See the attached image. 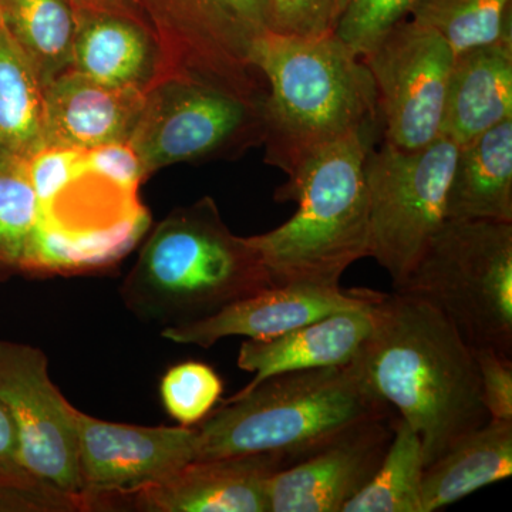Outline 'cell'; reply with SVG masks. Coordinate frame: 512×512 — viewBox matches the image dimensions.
Masks as SVG:
<instances>
[{
  "label": "cell",
  "mask_w": 512,
  "mask_h": 512,
  "mask_svg": "<svg viewBox=\"0 0 512 512\" xmlns=\"http://www.w3.org/2000/svg\"><path fill=\"white\" fill-rule=\"evenodd\" d=\"M356 356L366 382L419 433L426 467L490 416L474 350L440 309L403 291L380 293Z\"/></svg>",
  "instance_id": "obj_1"
},
{
  "label": "cell",
  "mask_w": 512,
  "mask_h": 512,
  "mask_svg": "<svg viewBox=\"0 0 512 512\" xmlns=\"http://www.w3.org/2000/svg\"><path fill=\"white\" fill-rule=\"evenodd\" d=\"M251 63L266 83L265 161L288 178L320 148L373 130L379 107L372 74L338 36L268 30L256 40Z\"/></svg>",
  "instance_id": "obj_2"
},
{
  "label": "cell",
  "mask_w": 512,
  "mask_h": 512,
  "mask_svg": "<svg viewBox=\"0 0 512 512\" xmlns=\"http://www.w3.org/2000/svg\"><path fill=\"white\" fill-rule=\"evenodd\" d=\"M272 286L248 238L232 234L215 201L204 197L177 208L151 231L120 296L137 319L167 329L208 318Z\"/></svg>",
  "instance_id": "obj_3"
},
{
  "label": "cell",
  "mask_w": 512,
  "mask_h": 512,
  "mask_svg": "<svg viewBox=\"0 0 512 512\" xmlns=\"http://www.w3.org/2000/svg\"><path fill=\"white\" fill-rule=\"evenodd\" d=\"M222 404L197 427V460L274 453L298 463L355 424L393 414L356 359L268 377Z\"/></svg>",
  "instance_id": "obj_4"
},
{
  "label": "cell",
  "mask_w": 512,
  "mask_h": 512,
  "mask_svg": "<svg viewBox=\"0 0 512 512\" xmlns=\"http://www.w3.org/2000/svg\"><path fill=\"white\" fill-rule=\"evenodd\" d=\"M372 131L320 148L276 191L298 211L281 227L248 237L275 286L336 288L349 266L370 256L365 163Z\"/></svg>",
  "instance_id": "obj_5"
},
{
  "label": "cell",
  "mask_w": 512,
  "mask_h": 512,
  "mask_svg": "<svg viewBox=\"0 0 512 512\" xmlns=\"http://www.w3.org/2000/svg\"><path fill=\"white\" fill-rule=\"evenodd\" d=\"M396 291L440 309L471 348L512 357V222L447 220Z\"/></svg>",
  "instance_id": "obj_6"
},
{
  "label": "cell",
  "mask_w": 512,
  "mask_h": 512,
  "mask_svg": "<svg viewBox=\"0 0 512 512\" xmlns=\"http://www.w3.org/2000/svg\"><path fill=\"white\" fill-rule=\"evenodd\" d=\"M457 153L456 141L440 136L420 150L384 143L367 154L370 256L386 269L394 289L407 281L447 221L448 184Z\"/></svg>",
  "instance_id": "obj_7"
},
{
  "label": "cell",
  "mask_w": 512,
  "mask_h": 512,
  "mask_svg": "<svg viewBox=\"0 0 512 512\" xmlns=\"http://www.w3.org/2000/svg\"><path fill=\"white\" fill-rule=\"evenodd\" d=\"M271 0H158L160 64L154 83L188 79L262 103L266 83L252 66L256 40L269 30Z\"/></svg>",
  "instance_id": "obj_8"
},
{
  "label": "cell",
  "mask_w": 512,
  "mask_h": 512,
  "mask_svg": "<svg viewBox=\"0 0 512 512\" xmlns=\"http://www.w3.org/2000/svg\"><path fill=\"white\" fill-rule=\"evenodd\" d=\"M262 104L197 80H161L146 90L128 146L147 177L168 165L235 158L264 143Z\"/></svg>",
  "instance_id": "obj_9"
},
{
  "label": "cell",
  "mask_w": 512,
  "mask_h": 512,
  "mask_svg": "<svg viewBox=\"0 0 512 512\" xmlns=\"http://www.w3.org/2000/svg\"><path fill=\"white\" fill-rule=\"evenodd\" d=\"M454 57L439 32L413 19L397 23L362 57L375 83L384 143L414 151L441 136Z\"/></svg>",
  "instance_id": "obj_10"
},
{
  "label": "cell",
  "mask_w": 512,
  "mask_h": 512,
  "mask_svg": "<svg viewBox=\"0 0 512 512\" xmlns=\"http://www.w3.org/2000/svg\"><path fill=\"white\" fill-rule=\"evenodd\" d=\"M0 403L15 423L26 470L87 510L79 476L77 409L50 379L42 350L0 340Z\"/></svg>",
  "instance_id": "obj_11"
},
{
  "label": "cell",
  "mask_w": 512,
  "mask_h": 512,
  "mask_svg": "<svg viewBox=\"0 0 512 512\" xmlns=\"http://www.w3.org/2000/svg\"><path fill=\"white\" fill-rule=\"evenodd\" d=\"M79 476L86 508L160 483L197 460V427L111 423L77 410Z\"/></svg>",
  "instance_id": "obj_12"
},
{
  "label": "cell",
  "mask_w": 512,
  "mask_h": 512,
  "mask_svg": "<svg viewBox=\"0 0 512 512\" xmlns=\"http://www.w3.org/2000/svg\"><path fill=\"white\" fill-rule=\"evenodd\" d=\"M394 416L363 421L312 456L282 468L268 483L269 512H342L386 456Z\"/></svg>",
  "instance_id": "obj_13"
},
{
  "label": "cell",
  "mask_w": 512,
  "mask_h": 512,
  "mask_svg": "<svg viewBox=\"0 0 512 512\" xmlns=\"http://www.w3.org/2000/svg\"><path fill=\"white\" fill-rule=\"evenodd\" d=\"M369 289L323 288L315 285L272 286L225 306L197 322L161 330V336L178 345L210 349L221 339L244 336L268 340L346 309L363 308L375 301Z\"/></svg>",
  "instance_id": "obj_14"
},
{
  "label": "cell",
  "mask_w": 512,
  "mask_h": 512,
  "mask_svg": "<svg viewBox=\"0 0 512 512\" xmlns=\"http://www.w3.org/2000/svg\"><path fill=\"white\" fill-rule=\"evenodd\" d=\"M291 464L274 453L195 460L124 497L141 511L269 512V480Z\"/></svg>",
  "instance_id": "obj_15"
},
{
  "label": "cell",
  "mask_w": 512,
  "mask_h": 512,
  "mask_svg": "<svg viewBox=\"0 0 512 512\" xmlns=\"http://www.w3.org/2000/svg\"><path fill=\"white\" fill-rule=\"evenodd\" d=\"M43 92L45 146L82 153L128 143L146 101L143 89L106 86L72 70Z\"/></svg>",
  "instance_id": "obj_16"
},
{
  "label": "cell",
  "mask_w": 512,
  "mask_h": 512,
  "mask_svg": "<svg viewBox=\"0 0 512 512\" xmlns=\"http://www.w3.org/2000/svg\"><path fill=\"white\" fill-rule=\"evenodd\" d=\"M373 302L313 320L276 338L245 340L239 349L238 367L254 373V379L239 392H248L282 373L349 365L372 333Z\"/></svg>",
  "instance_id": "obj_17"
},
{
  "label": "cell",
  "mask_w": 512,
  "mask_h": 512,
  "mask_svg": "<svg viewBox=\"0 0 512 512\" xmlns=\"http://www.w3.org/2000/svg\"><path fill=\"white\" fill-rule=\"evenodd\" d=\"M74 12L70 70L106 86L137 87L146 92L160 64L153 29L121 10L74 6Z\"/></svg>",
  "instance_id": "obj_18"
},
{
  "label": "cell",
  "mask_w": 512,
  "mask_h": 512,
  "mask_svg": "<svg viewBox=\"0 0 512 512\" xmlns=\"http://www.w3.org/2000/svg\"><path fill=\"white\" fill-rule=\"evenodd\" d=\"M512 119V33L454 57L441 136L458 146Z\"/></svg>",
  "instance_id": "obj_19"
},
{
  "label": "cell",
  "mask_w": 512,
  "mask_h": 512,
  "mask_svg": "<svg viewBox=\"0 0 512 512\" xmlns=\"http://www.w3.org/2000/svg\"><path fill=\"white\" fill-rule=\"evenodd\" d=\"M446 217L512 222V119L458 146Z\"/></svg>",
  "instance_id": "obj_20"
},
{
  "label": "cell",
  "mask_w": 512,
  "mask_h": 512,
  "mask_svg": "<svg viewBox=\"0 0 512 512\" xmlns=\"http://www.w3.org/2000/svg\"><path fill=\"white\" fill-rule=\"evenodd\" d=\"M512 474V421L488 420L424 468L421 512H434Z\"/></svg>",
  "instance_id": "obj_21"
},
{
  "label": "cell",
  "mask_w": 512,
  "mask_h": 512,
  "mask_svg": "<svg viewBox=\"0 0 512 512\" xmlns=\"http://www.w3.org/2000/svg\"><path fill=\"white\" fill-rule=\"evenodd\" d=\"M45 147V92L0 23V156L28 163Z\"/></svg>",
  "instance_id": "obj_22"
},
{
  "label": "cell",
  "mask_w": 512,
  "mask_h": 512,
  "mask_svg": "<svg viewBox=\"0 0 512 512\" xmlns=\"http://www.w3.org/2000/svg\"><path fill=\"white\" fill-rule=\"evenodd\" d=\"M0 23L28 57L43 90L72 64V0H0Z\"/></svg>",
  "instance_id": "obj_23"
},
{
  "label": "cell",
  "mask_w": 512,
  "mask_h": 512,
  "mask_svg": "<svg viewBox=\"0 0 512 512\" xmlns=\"http://www.w3.org/2000/svg\"><path fill=\"white\" fill-rule=\"evenodd\" d=\"M392 443L369 483L342 512H421L424 454L419 433L394 417Z\"/></svg>",
  "instance_id": "obj_24"
},
{
  "label": "cell",
  "mask_w": 512,
  "mask_h": 512,
  "mask_svg": "<svg viewBox=\"0 0 512 512\" xmlns=\"http://www.w3.org/2000/svg\"><path fill=\"white\" fill-rule=\"evenodd\" d=\"M410 15L439 32L456 56L512 33V0H417Z\"/></svg>",
  "instance_id": "obj_25"
},
{
  "label": "cell",
  "mask_w": 512,
  "mask_h": 512,
  "mask_svg": "<svg viewBox=\"0 0 512 512\" xmlns=\"http://www.w3.org/2000/svg\"><path fill=\"white\" fill-rule=\"evenodd\" d=\"M43 222L26 163L0 156V265L29 274Z\"/></svg>",
  "instance_id": "obj_26"
},
{
  "label": "cell",
  "mask_w": 512,
  "mask_h": 512,
  "mask_svg": "<svg viewBox=\"0 0 512 512\" xmlns=\"http://www.w3.org/2000/svg\"><path fill=\"white\" fill-rule=\"evenodd\" d=\"M222 392L221 377L211 366L200 362L171 367L160 384L165 412L185 427L201 423L220 402Z\"/></svg>",
  "instance_id": "obj_27"
},
{
  "label": "cell",
  "mask_w": 512,
  "mask_h": 512,
  "mask_svg": "<svg viewBox=\"0 0 512 512\" xmlns=\"http://www.w3.org/2000/svg\"><path fill=\"white\" fill-rule=\"evenodd\" d=\"M417 0H352L335 35L356 55L365 57L412 12Z\"/></svg>",
  "instance_id": "obj_28"
},
{
  "label": "cell",
  "mask_w": 512,
  "mask_h": 512,
  "mask_svg": "<svg viewBox=\"0 0 512 512\" xmlns=\"http://www.w3.org/2000/svg\"><path fill=\"white\" fill-rule=\"evenodd\" d=\"M350 2L352 0H271L269 32L303 39L335 35Z\"/></svg>",
  "instance_id": "obj_29"
},
{
  "label": "cell",
  "mask_w": 512,
  "mask_h": 512,
  "mask_svg": "<svg viewBox=\"0 0 512 512\" xmlns=\"http://www.w3.org/2000/svg\"><path fill=\"white\" fill-rule=\"evenodd\" d=\"M26 170L45 217L46 212L82 173L83 153L66 148L45 147L30 158Z\"/></svg>",
  "instance_id": "obj_30"
},
{
  "label": "cell",
  "mask_w": 512,
  "mask_h": 512,
  "mask_svg": "<svg viewBox=\"0 0 512 512\" xmlns=\"http://www.w3.org/2000/svg\"><path fill=\"white\" fill-rule=\"evenodd\" d=\"M481 400L491 420L512 421V360L494 349H473Z\"/></svg>",
  "instance_id": "obj_31"
},
{
  "label": "cell",
  "mask_w": 512,
  "mask_h": 512,
  "mask_svg": "<svg viewBox=\"0 0 512 512\" xmlns=\"http://www.w3.org/2000/svg\"><path fill=\"white\" fill-rule=\"evenodd\" d=\"M83 160L89 173L130 194H137L138 185L147 178L140 158L128 143L86 151Z\"/></svg>",
  "instance_id": "obj_32"
},
{
  "label": "cell",
  "mask_w": 512,
  "mask_h": 512,
  "mask_svg": "<svg viewBox=\"0 0 512 512\" xmlns=\"http://www.w3.org/2000/svg\"><path fill=\"white\" fill-rule=\"evenodd\" d=\"M39 485L46 484L33 477L23 466L18 431L8 410L0 403V487H39Z\"/></svg>",
  "instance_id": "obj_33"
},
{
  "label": "cell",
  "mask_w": 512,
  "mask_h": 512,
  "mask_svg": "<svg viewBox=\"0 0 512 512\" xmlns=\"http://www.w3.org/2000/svg\"><path fill=\"white\" fill-rule=\"evenodd\" d=\"M74 6H87V8L123 10L128 0H72Z\"/></svg>",
  "instance_id": "obj_34"
}]
</instances>
